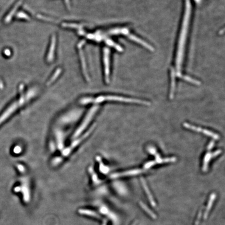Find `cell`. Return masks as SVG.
I'll return each instance as SVG.
<instances>
[{
    "instance_id": "6da1fadb",
    "label": "cell",
    "mask_w": 225,
    "mask_h": 225,
    "mask_svg": "<svg viewBox=\"0 0 225 225\" xmlns=\"http://www.w3.org/2000/svg\"><path fill=\"white\" fill-rule=\"evenodd\" d=\"M104 101H115L124 102H130L142 104L144 105H150L148 102L142 101L140 100L134 99L127 97H120L117 96H102L95 99H87L81 101L83 104L90 103H99Z\"/></svg>"
},
{
    "instance_id": "7a4b0ae2",
    "label": "cell",
    "mask_w": 225,
    "mask_h": 225,
    "mask_svg": "<svg viewBox=\"0 0 225 225\" xmlns=\"http://www.w3.org/2000/svg\"><path fill=\"white\" fill-rule=\"evenodd\" d=\"M184 126L185 128L189 129L190 130L195 131L196 132H202L203 134H205L206 136H211L215 140H218L219 139V136L218 134H216L214 132H212V131H210V130L203 129V128L198 127H195V126L191 125L187 123V122L184 123Z\"/></svg>"
},
{
    "instance_id": "3957f363",
    "label": "cell",
    "mask_w": 225,
    "mask_h": 225,
    "mask_svg": "<svg viewBox=\"0 0 225 225\" xmlns=\"http://www.w3.org/2000/svg\"><path fill=\"white\" fill-rule=\"evenodd\" d=\"M97 106H95L90 111L89 113L85 118V121L83 122V123H81V126L77 129L74 135L73 136L74 138H75V137L76 138V136H78L79 134H80L81 132L84 130V129L87 127V125L90 122V120H91V118L93 117V116L94 115L95 112H97Z\"/></svg>"
},
{
    "instance_id": "277c9868",
    "label": "cell",
    "mask_w": 225,
    "mask_h": 225,
    "mask_svg": "<svg viewBox=\"0 0 225 225\" xmlns=\"http://www.w3.org/2000/svg\"><path fill=\"white\" fill-rule=\"evenodd\" d=\"M221 150H218L217 151L214 152L213 153L211 152H207L204 157L203 162L202 170L203 172H206L208 169V165L209 162L211 161L212 158L216 157L218 155H219L221 153Z\"/></svg>"
},
{
    "instance_id": "5b68a950",
    "label": "cell",
    "mask_w": 225,
    "mask_h": 225,
    "mask_svg": "<svg viewBox=\"0 0 225 225\" xmlns=\"http://www.w3.org/2000/svg\"><path fill=\"white\" fill-rule=\"evenodd\" d=\"M144 171H145V170H143V169H132V170H130L125 171V172L114 173L111 175V178H115L128 176L136 175H138L139 173H142Z\"/></svg>"
},
{
    "instance_id": "8992f818",
    "label": "cell",
    "mask_w": 225,
    "mask_h": 225,
    "mask_svg": "<svg viewBox=\"0 0 225 225\" xmlns=\"http://www.w3.org/2000/svg\"><path fill=\"white\" fill-rule=\"evenodd\" d=\"M141 181H142V184L143 186V188L145 189V192L147 193V195L148 196L149 200H150V202H151V204L153 205H155V202H154V201L153 200L152 195H151V193H150V191H149V188L148 187V186H147V184L145 183V180L143 179V178H141Z\"/></svg>"
},
{
    "instance_id": "52a82bcc",
    "label": "cell",
    "mask_w": 225,
    "mask_h": 225,
    "mask_svg": "<svg viewBox=\"0 0 225 225\" xmlns=\"http://www.w3.org/2000/svg\"><path fill=\"white\" fill-rule=\"evenodd\" d=\"M215 196H216V195H215V194H214V193H213V194L211 195L210 200V201H209V205H208V207H207V210L205 211V218H206V217H207V216L208 212H209V211L210 210V209H211L210 208H211V207H212V204H213V202H214V199H215Z\"/></svg>"
},
{
    "instance_id": "ba28073f",
    "label": "cell",
    "mask_w": 225,
    "mask_h": 225,
    "mask_svg": "<svg viewBox=\"0 0 225 225\" xmlns=\"http://www.w3.org/2000/svg\"><path fill=\"white\" fill-rule=\"evenodd\" d=\"M156 164V162L155 161H151L148 162L147 163L145 164V165H144V168L145 169H149L152 166L155 165Z\"/></svg>"
},
{
    "instance_id": "9c48e42d",
    "label": "cell",
    "mask_w": 225,
    "mask_h": 225,
    "mask_svg": "<svg viewBox=\"0 0 225 225\" xmlns=\"http://www.w3.org/2000/svg\"><path fill=\"white\" fill-rule=\"evenodd\" d=\"M214 143H215V142H214L213 141H212L211 142L209 143V145H208V146L207 147V150L208 151L211 150V149H212V148H213V147H214Z\"/></svg>"
},
{
    "instance_id": "30bf717a",
    "label": "cell",
    "mask_w": 225,
    "mask_h": 225,
    "mask_svg": "<svg viewBox=\"0 0 225 225\" xmlns=\"http://www.w3.org/2000/svg\"></svg>"
}]
</instances>
